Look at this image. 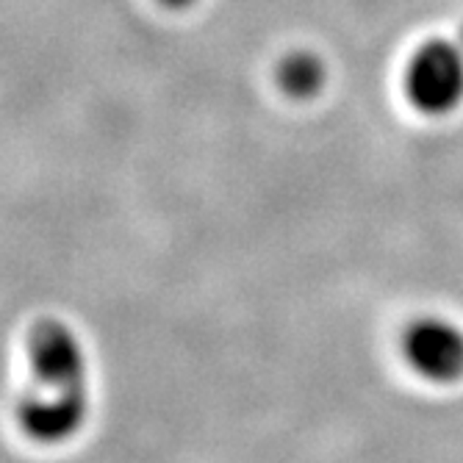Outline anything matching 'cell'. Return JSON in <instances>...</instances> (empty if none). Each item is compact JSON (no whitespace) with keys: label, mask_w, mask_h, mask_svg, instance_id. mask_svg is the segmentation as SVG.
I'll list each match as a JSON object with an SVG mask.
<instances>
[{"label":"cell","mask_w":463,"mask_h":463,"mask_svg":"<svg viewBox=\"0 0 463 463\" xmlns=\"http://www.w3.org/2000/svg\"><path fill=\"white\" fill-rule=\"evenodd\" d=\"M31 361L36 374V392H56L53 405L28 430L36 441L67 439L83 411H87V389H83V364L72 335L61 325H42L31 335Z\"/></svg>","instance_id":"cell-1"},{"label":"cell","mask_w":463,"mask_h":463,"mask_svg":"<svg viewBox=\"0 0 463 463\" xmlns=\"http://www.w3.org/2000/svg\"><path fill=\"white\" fill-rule=\"evenodd\" d=\"M405 98L425 117H447L463 103V53L444 39L419 45L405 67Z\"/></svg>","instance_id":"cell-2"},{"label":"cell","mask_w":463,"mask_h":463,"mask_svg":"<svg viewBox=\"0 0 463 463\" xmlns=\"http://www.w3.org/2000/svg\"><path fill=\"white\" fill-rule=\"evenodd\" d=\"M405 364L428 383L449 386L463 381V330L441 317L413 319L402 333Z\"/></svg>","instance_id":"cell-3"},{"label":"cell","mask_w":463,"mask_h":463,"mask_svg":"<svg viewBox=\"0 0 463 463\" xmlns=\"http://www.w3.org/2000/svg\"><path fill=\"white\" fill-rule=\"evenodd\" d=\"M278 87L298 100H308L317 98L319 90L325 87V64L319 61V56L308 53V51H298L288 53L280 64H278Z\"/></svg>","instance_id":"cell-4"},{"label":"cell","mask_w":463,"mask_h":463,"mask_svg":"<svg viewBox=\"0 0 463 463\" xmlns=\"http://www.w3.org/2000/svg\"><path fill=\"white\" fill-rule=\"evenodd\" d=\"M192 4V0H164V6H170V9H186Z\"/></svg>","instance_id":"cell-5"},{"label":"cell","mask_w":463,"mask_h":463,"mask_svg":"<svg viewBox=\"0 0 463 463\" xmlns=\"http://www.w3.org/2000/svg\"><path fill=\"white\" fill-rule=\"evenodd\" d=\"M460 36H463V31H460Z\"/></svg>","instance_id":"cell-6"}]
</instances>
